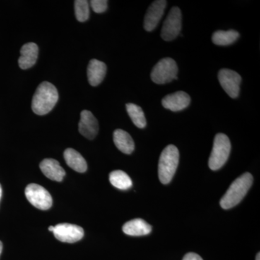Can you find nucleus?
<instances>
[{
    "label": "nucleus",
    "instance_id": "12",
    "mask_svg": "<svg viewBox=\"0 0 260 260\" xmlns=\"http://www.w3.org/2000/svg\"><path fill=\"white\" fill-rule=\"evenodd\" d=\"M190 96L184 91L169 94L162 99V105L172 112H179L188 107L190 104Z\"/></svg>",
    "mask_w": 260,
    "mask_h": 260
},
{
    "label": "nucleus",
    "instance_id": "11",
    "mask_svg": "<svg viewBox=\"0 0 260 260\" xmlns=\"http://www.w3.org/2000/svg\"><path fill=\"white\" fill-rule=\"evenodd\" d=\"M78 129L80 134L88 140H93L99 133V126L96 118L91 112L84 110L80 114Z\"/></svg>",
    "mask_w": 260,
    "mask_h": 260
},
{
    "label": "nucleus",
    "instance_id": "18",
    "mask_svg": "<svg viewBox=\"0 0 260 260\" xmlns=\"http://www.w3.org/2000/svg\"><path fill=\"white\" fill-rule=\"evenodd\" d=\"M64 158L67 164L75 172L84 173L86 172L88 165L81 154L73 148L65 150Z\"/></svg>",
    "mask_w": 260,
    "mask_h": 260
},
{
    "label": "nucleus",
    "instance_id": "9",
    "mask_svg": "<svg viewBox=\"0 0 260 260\" xmlns=\"http://www.w3.org/2000/svg\"><path fill=\"white\" fill-rule=\"evenodd\" d=\"M54 237L65 243H75L80 241L84 236L83 228L70 223H59L54 226Z\"/></svg>",
    "mask_w": 260,
    "mask_h": 260
},
{
    "label": "nucleus",
    "instance_id": "24",
    "mask_svg": "<svg viewBox=\"0 0 260 260\" xmlns=\"http://www.w3.org/2000/svg\"><path fill=\"white\" fill-rule=\"evenodd\" d=\"M183 260H203V258L199 255V254H196V253H187L185 256L183 258Z\"/></svg>",
    "mask_w": 260,
    "mask_h": 260
},
{
    "label": "nucleus",
    "instance_id": "7",
    "mask_svg": "<svg viewBox=\"0 0 260 260\" xmlns=\"http://www.w3.org/2000/svg\"><path fill=\"white\" fill-rule=\"evenodd\" d=\"M181 30V13L177 7H174L169 12L164 21L161 30V37L164 41L174 40Z\"/></svg>",
    "mask_w": 260,
    "mask_h": 260
},
{
    "label": "nucleus",
    "instance_id": "16",
    "mask_svg": "<svg viewBox=\"0 0 260 260\" xmlns=\"http://www.w3.org/2000/svg\"><path fill=\"white\" fill-rule=\"evenodd\" d=\"M122 231L126 235L141 237L150 234L152 232V226L143 219L136 218L124 223Z\"/></svg>",
    "mask_w": 260,
    "mask_h": 260
},
{
    "label": "nucleus",
    "instance_id": "2",
    "mask_svg": "<svg viewBox=\"0 0 260 260\" xmlns=\"http://www.w3.org/2000/svg\"><path fill=\"white\" fill-rule=\"evenodd\" d=\"M253 183V177L249 173H245L238 177L231 184L225 194L220 200V204L222 208L228 210L234 208L239 204L246 193L250 189Z\"/></svg>",
    "mask_w": 260,
    "mask_h": 260
},
{
    "label": "nucleus",
    "instance_id": "20",
    "mask_svg": "<svg viewBox=\"0 0 260 260\" xmlns=\"http://www.w3.org/2000/svg\"><path fill=\"white\" fill-rule=\"evenodd\" d=\"M239 37L237 30H217L213 34L212 41L215 45L228 46L236 42Z\"/></svg>",
    "mask_w": 260,
    "mask_h": 260
},
{
    "label": "nucleus",
    "instance_id": "8",
    "mask_svg": "<svg viewBox=\"0 0 260 260\" xmlns=\"http://www.w3.org/2000/svg\"><path fill=\"white\" fill-rule=\"evenodd\" d=\"M218 80L220 85L232 99L239 96L242 77L237 72L229 69H222L218 73Z\"/></svg>",
    "mask_w": 260,
    "mask_h": 260
},
{
    "label": "nucleus",
    "instance_id": "14",
    "mask_svg": "<svg viewBox=\"0 0 260 260\" xmlns=\"http://www.w3.org/2000/svg\"><path fill=\"white\" fill-rule=\"evenodd\" d=\"M40 169L43 174L51 180L60 182L64 179L65 171L55 159H44L41 162Z\"/></svg>",
    "mask_w": 260,
    "mask_h": 260
},
{
    "label": "nucleus",
    "instance_id": "21",
    "mask_svg": "<svg viewBox=\"0 0 260 260\" xmlns=\"http://www.w3.org/2000/svg\"><path fill=\"white\" fill-rule=\"evenodd\" d=\"M126 108L128 114L135 125L140 129L145 127L147 124L146 119H145L144 112L141 107L136 104L129 103V104H126Z\"/></svg>",
    "mask_w": 260,
    "mask_h": 260
},
{
    "label": "nucleus",
    "instance_id": "23",
    "mask_svg": "<svg viewBox=\"0 0 260 260\" xmlns=\"http://www.w3.org/2000/svg\"><path fill=\"white\" fill-rule=\"evenodd\" d=\"M92 9L96 13H103L107 10V0H92L90 1Z\"/></svg>",
    "mask_w": 260,
    "mask_h": 260
},
{
    "label": "nucleus",
    "instance_id": "6",
    "mask_svg": "<svg viewBox=\"0 0 260 260\" xmlns=\"http://www.w3.org/2000/svg\"><path fill=\"white\" fill-rule=\"evenodd\" d=\"M25 194L29 203L38 209L47 210L52 205L50 193L39 184H28L25 188Z\"/></svg>",
    "mask_w": 260,
    "mask_h": 260
},
{
    "label": "nucleus",
    "instance_id": "4",
    "mask_svg": "<svg viewBox=\"0 0 260 260\" xmlns=\"http://www.w3.org/2000/svg\"><path fill=\"white\" fill-rule=\"evenodd\" d=\"M231 148L232 145L227 135L223 133L215 135L213 150L208 162L211 170L217 171L223 167L230 155Z\"/></svg>",
    "mask_w": 260,
    "mask_h": 260
},
{
    "label": "nucleus",
    "instance_id": "3",
    "mask_svg": "<svg viewBox=\"0 0 260 260\" xmlns=\"http://www.w3.org/2000/svg\"><path fill=\"white\" fill-rule=\"evenodd\" d=\"M179 161V152L177 147L169 145L164 149L158 162V177L162 184H169L172 180Z\"/></svg>",
    "mask_w": 260,
    "mask_h": 260
},
{
    "label": "nucleus",
    "instance_id": "10",
    "mask_svg": "<svg viewBox=\"0 0 260 260\" xmlns=\"http://www.w3.org/2000/svg\"><path fill=\"white\" fill-rule=\"evenodd\" d=\"M167 3L164 0H157L149 7L144 20V28L147 31H152L156 28L164 15Z\"/></svg>",
    "mask_w": 260,
    "mask_h": 260
},
{
    "label": "nucleus",
    "instance_id": "28",
    "mask_svg": "<svg viewBox=\"0 0 260 260\" xmlns=\"http://www.w3.org/2000/svg\"><path fill=\"white\" fill-rule=\"evenodd\" d=\"M256 260H260V254H259V253H258V254H256Z\"/></svg>",
    "mask_w": 260,
    "mask_h": 260
},
{
    "label": "nucleus",
    "instance_id": "15",
    "mask_svg": "<svg viewBox=\"0 0 260 260\" xmlns=\"http://www.w3.org/2000/svg\"><path fill=\"white\" fill-rule=\"evenodd\" d=\"M107 65L98 59H91L89 62L87 74L89 83L92 86H97L102 83L107 74Z\"/></svg>",
    "mask_w": 260,
    "mask_h": 260
},
{
    "label": "nucleus",
    "instance_id": "1",
    "mask_svg": "<svg viewBox=\"0 0 260 260\" xmlns=\"http://www.w3.org/2000/svg\"><path fill=\"white\" fill-rule=\"evenodd\" d=\"M59 99L57 89L49 82H43L38 87L32 100V110L37 115H46L55 107Z\"/></svg>",
    "mask_w": 260,
    "mask_h": 260
},
{
    "label": "nucleus",
    "instance_id": "26",
    "mask_svg": "<svg viewBox=\"0 0 260 260\" xmlns=\"http://www.w3.org/2000/svg\"><path fill=\"white\" fill-rule=\"evenodd\" d=\"M54 226H49V232H54Z\"/></svg>",
    "mask_w": 260,
    "mask_h": 260
},
{
    "label": "nucleus",
    "instance_id": "22",
    "mask_svg": "<svg viewBox=\"0 0 260 260\" xmlns=\"http://www.w3.org/2000/svg\"><path fill=\"white\" fill-rule=\"evenodd\" d=\"M75 13L77 20L80 22H85L89 18V4L86 0H76L75 1Z\"/></svg>",
    "mask_w": 260,
    "mask_h": 260
},
{
    "label": "nucleus",
    "instance_id": "25",
    "mask_svg": "<svg viewBox=\"0 0 260 260\" xmlns=\"http://www.w3.org/2000/svg\"><path fill=\"white\" fill-rule=\"evenodd\" d=\"M2 251H3V243L0 242V255H1Z\"/></svg>",
    "mask_w": 260,
    "mask_h": 260
},
{
    "label": "nucleus",
    "instance_id": "19",
    "mask_svg": "<svg viewBox=\"0 0 260 260\" xmlns=\"http://www.w3.org/2000/svg\"><path fill=\"white\" fill-rule=\"evenodd\" d=\"M109 181L114 187L121 190H126L133 186V181L125 172L116 170L109 174Z\"/></svg>",
    "mask_w": 260,
    "mask_h": 260
},
{
    "label": "nucleus",
    "instance_id": "17",
    "mask_svg": "<svg viewBox=\"0 0 260 260\" xmlns=\"http://www.w3.org/2000/svg\"><path fill=\"white\" fill-rule=\"evenodd\" d=\"M114 144L121 152L125 154H131L135 150L134 140L129 133L124 130L118 129L114 133Z\"/></svg>",
    "mask_w": 260,
    "mask_h": 260
},
{
    "label": "nucleus",
    "instance_id": "27",
    "mask_svg": "<svg viewBox=\"0 0 260 260\" xmlns=\"http://www.w3.org/2000/svg\"><path fill=\"white\" fill-rule=\"evenodd\" d=\"M2 194H3V189H2L1 184H0V200H1Z\"/></svg>",
    "mask_w": 260,
    "mask_h": 260
},
{
    "label": "nucleus",
    "instance_id": "5",
    "mask_svg": "<svg viewBox=\"0 0 260 260\" xmlns=\"http://www.w3.org/2000/svg\"><path fill=\"white\" fill-rule=\"evenodd\" d=\"M178 67L172 58H164L154 66L151 80L156 84H167L177 79Z\"/></svg>",
    "mask_w": 260,
    "mask_h": 260
},
{
    "label": "nucleus",
    "instance_id": "13",
    "mask_svg": "<svg viewBox=\"0 0 260 260\" xmlns=\"http://www.w3.org/2000/svg\"><path fill=\"white\" fill-rule=\"evenodd\" d=\"M39 55V47L35 43L30 42L24 44L20 49V56L18 64L22 70L32 68L37 62Z\"/></svg>",
    "mask_w": 260,
    "mask_h": 260
}]
</instances>
